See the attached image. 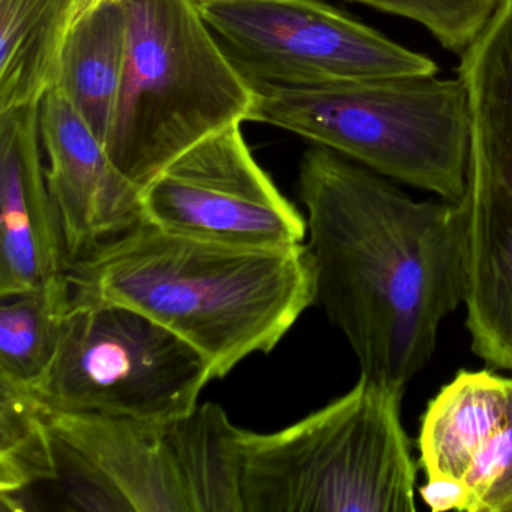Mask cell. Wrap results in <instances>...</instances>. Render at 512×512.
I'll use <instances>...</instances> for the list:
<instances>
[{"label": "cell", "instance_id": "6da1fadb", "mask_svg": "<svg viewBox=\"0 0 512 512\" xmlns=\"http://www.w3.org/2000/svg\"><path fill=\"white\" fill-rule=\"evenodd\" d=\"M317 302L343 332L361 377L404 389L433 356L466 295L460 203L415 202L385 176L313 145L299 163Z\"/></svg>", "mask_w": 512, "mask_h": 512}, {"label": "cell", "instance_id": "7a4b0ae2", "mask_svg": "<svg viewBox=\"0 0 512 512\" xmlns=\"http://www.w3.org/2000/svg\"><path fill=\"white\" fill-rule=\"evenodd\" d=\"M76 301L113 302L175 332L223 379L269 353L317 302L308 244L251 248L191 238L139 218L70 263Z\"/></svg>", "mask_w": 512, "mask_h": 512}, {"label": "cell", "instance_id": "3957f363", "mask_svg": "<svg viewBox=\"0 0 512 512\" xmlns=\"http://www.w3.org/2000/svg\"><path fill=\"white\" fill-rule=\"evenodd\" d=\"M253 89L248 122L304 137L446 202L463 200L470 113L460 77H382Z\"/></svg>", "mask_w": 512, "mask_h": 512}, {"label": "cell", "instance_id": "277c9868", "mask_svg": "<svg viewBox=\"0 0 512 512\" xmlns=\"http://www.w3.org/2000/svg\"><path fill=\"white\" fill-rule=\"evenodd\" d=\"M124 76L106 151L140 191L206 137L248 121L254 89L230 64L197 0H122Z\"/></svg>", "mask_w": 512, "mask_h": 512}, {"label": "cell", "instance_id": "5b68a950", "mask_svg": "<svg viewBox=\"0 0 512 512\" xmlns=\"http://www.w3.org/2000/svg\"><path fill=\"white\" fill-rule=\"evenodd\" d=\"M403 394L361 377L290 427L245 431L244 512L416 511Z\"/></svg>", "mask_w": 512, "mask_h": 512}, {"label": "cell", "instance_id": "8992f818", "mask_svg": "<svg viewBox=\"0 0 512 512\" xmlns=\"http://www.w3.org/2000/svg\"><path fill=\"white\" fill-rule=\"evenodd\" d=\"M470 113L466 191V326L472 350L512 371V0H502L460 55Z\"/></svg>", "mask_w": 512, "mask_h": 512}, {"label": "cell", "instance_id": "52a82bcc", "mask_svg": "<svg viewBox=\"0 0 512 512\" xmlns=\"http://www.w3.org/2000/svg\"><path fill=\"white\" fill-rule=\"evenodd\" d=\"M208 361L166 326L113 302H71L64 335L35 386L47 409L172 422L199 404Z\"/></svg>", "mask_w": 512, "mask_h": 512}, {"label": "cell", "instance_id": "ba28073f", "mask_svg": "<svg viewBox=\"0 0 512 512\" xmlns=\"http://www.w3.org/2000/svg\"><path fill=\"white\" fill-rule=\"evenodd\" d=\"M224 55L251 88L434 76L436 62L325 0H197Z\"/></svg>", "mask_w": 512, "mask_h": 512}, {"label": "cell", "instance_id": "9c48e42d", "mask_svg": "<svg viewBox=\"0 0 512 512\" xmlns=\"http://www.w3.org/2000/svg\"><path fill=\"white\" fill-rule=\"evenodd\" d=\"M140 218L179 235L251 248L304 244L307 218L251 154L241 124L206 137L140 191Z\"/></svg>", "mask_w": 512, "mask_h": 512}, {"label": "cell", "instance_id": "30bf717a", "mask_svg": "<svg viewBox=\"0 0 512 512\" xmlns=\"http://www.w3.org/2000/svg\"><path fill=\"white\" fill-rule=\"evenodd\" d=\"M46 422L55 463L53 484L67 509L191 512L167 422L47 407Z\"/></svg>", "mask_w": 512, "mask_h": 512}, {"label": "cell", "instance_id": "8fae6325", "mask_svg": "<svg viewBox=\"0 0 512 512\" xmlns=\"http://www.w3.org/2000/svg\"><path fill=\"white\" fill-rule=\"evenodd\" d=\"M427 481L460 491V512H512V377L460 371L428 403L419 433Z\"/></svg>", "mask_w": 512, "mask_h": 512}, {"label": "cell", "instance_id": "7c38bea8", "mask_svg": "<svg viewBox=\"0 0 512 512\" xmlns=\"http://www.w3.org/2000/svg\"><path fill=\"white\" fill-rule=\"evenodd\" d=\"M40 131L49 158L47 184L74 262L139 220L140 190L116 169L106 146L56 88L41 100Z\"/></svg>", "mask_w": 512, "mask_h": 512}, {"label": "cell", "instance_id": "4fadbf2b", "mask_svg": "<svg viewBox=\"0 0 512 512\" xmlns=\"http://www.w3.org/2000/svg\"><path fill=\"white\" fill-rule=\"evenodd\" d=\"M40 104L0 113V296L35 289L70 268L41 160Z\"/></svg>", "mask_w": 512, "mask_h": 512}, {"label": "cell", "instance_id": "5bb4252c", "mask_svg": "<svg viewBox=\"0 0 512 512\" xmlns=\"http://www.w3.org/2000/svg\"><path fill=\"white\" fill-rule=\"evenodd\" d=\"M127 19L122 0H103L71 26L58 89L106 146L124 76Z\"/></svg>", "mask_w": 512, "mask_h": 512}, {"label": "cell", "instance_id": "9a60e30c", "mask_svg": "<svg viewBox=\"0 0 512 512\" xmlns=\"http://www.w3.org/2000/svg\"><path fill=\"white\" fill-rule=\"evenodd\" d=\"M74 0H0V113L41 103L56 85Z\"/></svg>", "mask_w": 512, "mask_h": 512}, {"label": "cell", "instance_id": "2e32d148", "mask_svg": "<svg viewBox=\"0 0 512 512\" xmlns=\"http://www.w3.org/2000/svg\"><path fill=\"white\" fill-rule=\"evenodd\" d=\"M166 431L191 512H244L247 430L233 425L223 407L206 403L167 422Z\"/></svg>", "mask_w": 512, "mask_h": 512}, {"label": "cell", "instance_id": "e0dca14e", "mask_svg": "<svg viewBox=\"0 0 512 512\" xmlns=\"http://www.w3.org/2000/svg\"><path fill=\"white\" fill-rule=\"evenodd\" d=\"M0 379L35 388L46 376L64 335L73 293L67 274L0 296Z\"/></svg>", "mask_w": 512, "mask_h": 512}, {"label": "cell", "instance_id": "ac0fdd59", "mask_svg": "<svg viewBox=\"0 0 512 512\" xmlns=\"http://www.w3.org/2000/svg\"><path fill=\"white\" fill-rule=\"evenodd\" d=\"M53 479L46 407L34 388L0 379V509L23 511L29 490Z\"/></svg>", "mask_w": 512, "mask_h": 512}, {"label": "cell", "instance_id": "d6986e66", "mask_svg": "<svg viewBox=\"0 0 512 512\" xmlns=\"http://www.w3.org/2000/svg\"><path fill=\"white\" fill-rule=\"evenodd\" d=\"M418 23L448 52L461 55L502 0H341Z\"/></svg>", "mask_w": 512, "mask_h": 512}, {"label": "cell", "instance_id": "ffe728a7", "mask_svg": "<svg viewBox=\"0 0 512 512\" xmlns=\"http://www.w3.org/2000/svg\"><path fill=\"white\" fill-rule=\"evenodd\" d=\"M103 0H74V22L82 19L83 16L94 10ZM73 22V23H74Z\"/></svg>", "mask_w": 512, "mask_h": 512}]
</instances>
